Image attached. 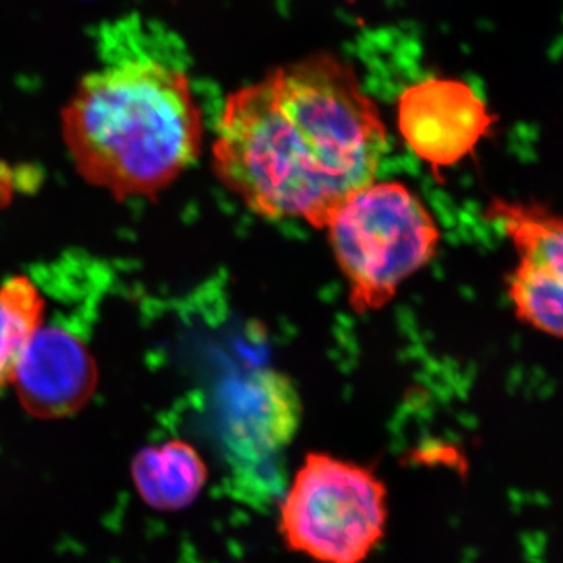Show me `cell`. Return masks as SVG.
<instances>
[{"mask_svg": "<svg viewBox=\"0 0 563 563\" xmlns=\"http://www.w3.org/2000/svg\"><path fill=\"white\" fill-rule=\"evenodd\" d=\"M387 147L383 118L354 68L320 52L229 96L213 172L254 213L325 229L376 181Z\"/></svg>", "mask_w": 563, "mask_h": 563, "instance_id": "6da1fadb", "label": "cell"}, {"mask_svg": "<svg viewBox=\"0 0 563 563\" xmlns=\"http://www.w3.org/2000/svg\"><path fill=\"white\" fill-rule=\"evenodd\" d=\"M77 172L122 201L155 198L201 154L202 110L184 70L146 55L85 77L63 110Z\"/></svg>", "mask_w": 563, "mask_h": 563, "instance_id": "7a4b0ae2", "label": "cell"}, {"mask_svg": "<svg viewBox=\"0 0 563 563\" xmlns=\"http://www.w3.org/2000/svg\"><path fill=\"white\" fill-rule=\"evenodd\" d=\"M388 488L373 465L309 453L279 503L285 548L314 563H365L387 533Z\"/></svg>", "mask_w": 563, "mask_h": 563, "instance_id": "3957f363", "label": "cell"}, {"mask_svg": "<svg viewBox=\"0 0 563 563\" xmlns=\"http://www.w3.org/2000/svg\"><path fill=\"white\" fill-rule=\"evenodd\" d=\"M355 313L383 309L432 261L440 231L431 211L399 181L369 185L325 225Z\"/></svg>", "mask_w": 563, "mask_h": 563, "instance_id": "277c9868", "label": "cell"}, {"mask_svg": "<svg viewBox=\"0 0 563 563\" xmlns=\"http://www.w3.org/2000/svg\"><path fill=\"white\" fill-rule=\"evenodd\" d=\"M485 217L512 243L517 265L507 277L515 317L563 340V213L537 201L493 199Z\"/></svg>", "mask_w": 563, "mask_h": 563, "instance_id": "5b68a950", "label": "cell"}, {"mask_svg": "<svg viewBox=\"0 0 563 563\" xmlns=\"http://www.w3.org/2000/svg\"><path fill=\"white\" fill-rule=\"evenodd\" d=\"M493 125L487 106L465 81H418L398 101V128L410 150L440 174L468 157Z\"/></svg>", "mask_w": 563, "mask_h": 563, "instance_id": "8992f818", "label": "cell"}, {"mask_svg": "<svg viewBox=\"0 0 563 563\" xmlns=\"http://www.w3.org/2000/svg\"><path fill=\"white\" fill-rule=\"evenodd\" d=\"M98 379L87 344L66 329L43 324L22 352L11 384L25 412L58 420L87 406Z\"/></svg>", "mask_w": 563, "mask_h": 563, "instance_id": "52a82bcc", "label": "cell"}, {"mask_svg": "<svg viewBox=\"0 0 563 563\" xmlns=\"http://www.w3.org/2000/svg\"><path fill=\"white\" fill-rule=\"evenodd\" d=\"M301 417V398L290 377L272 368L255 369L233 393L225 440L240 462L261 465L295 439Z\"/></svg>", "mask_w": 563, "mask_h": 563, "instance_id": "ba28073f", "label": "cell"}, {"mask_svg": "<svg viewBox=\"0 0 563 563\" xmlns=\"http://www.w3.org/2000/svg\"><path fill=\"white\" fill-rule=\"evenodd\" d=\"M132 476L144 503L162 512H176L199 498L209 468L195 446L172 440L140 451Z\"/></svg>", "mask_w": 563, "mask_h": 563, "instance_id": "9c48e42d", "label": "cell"}, {"mask_svg": "<svg viewBox=\"0 0 563 563\" xmlns=\"http://www.w3.org/2000/svg\"><path fill=\"white\" fill-rule=\"evenodd\" d=\"M43 295L29 277H11L0 287V390L13 380L22 352L44 324Z\"/></svg>", "mask_w": 563, "mask_h": 563, "instance_id": "30bf717a", "label": "cell"}]
</instances>
